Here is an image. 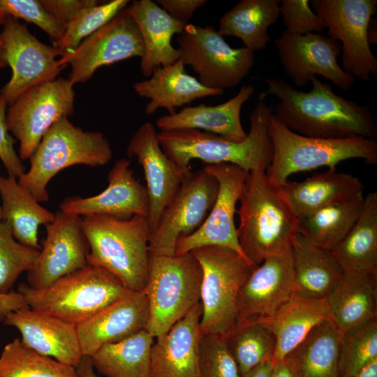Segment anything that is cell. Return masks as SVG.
Returning <instances> with one entry per match:
<instances>
[{
    "label": "cell",
    "instance_id": "cell-1",
    "mask_svg": "<svg viewBox=\"0 0 377 377\" xmlns=\"http://www.w3.org/2000/svg\"><path fill=\"white\" fill-rule=\"evenodd\" d=\"M263 96L279 102L273 114L291 131L308 137L337 139L361 136L376 139L377 121L367 106L337 95L317 77L309 91L295 89L281 78H265Z\"/></svg>",
    "mask_w": 377,
    "mask_h": 377
},
{
    "label": "cell",
    "instance_id": "cell-2",
    "mask_svg": "<svg viewBox=\"0 0 377 377\" xmlns=\"http://www.w3.org/2000/svg\"><path fill=\"white\" fill-rule=\"evenodd\" d=\"M238 242L246 260L254 267L270 256L290 248L297 233V219L263 168L248 172L239 199Z\"/></svg>",
    "mask_w": 377,
    "mask_h": 377
},
{
    "label": "cell",
    "instance_id": "cell-3",
    "mask_svg": "<svg viewBox=\"0 0 377 377\" xmlns=\"http://www.w3.org/2000/svg\"><path fill=\"white\" fill-rule=\"evenodd\" d=\"M261 94L250 115V130L246 138L235 142L195 129H181L157 133L165 154L178 166L191 167L192 160L207 164L230 163L247 172L256 168L265 170L272 157V144L268 133L273 108L265 102Z\"/></svg>",
    "mask_w": 377,
    "mask_h": 377
},
{
    "label": "cell",
    "instance_id": "cell-4",
    "mask_svg": "<svg viewBox=\"0 0 377 377\" xmlns=\"http://www.w3.org/2000/svg\"><path fill=\"white\" fill-rule=\"evenodd\" d=\"M82 228L89 245L88 265L108 271L130 291H143L149 262L147 217L91 214L82 217Z\"/></svg>",
    "mask_w": 377,
    "mask_h": 377
},
{
    "label": "cell",
    "instance_id": "cell-5",
    "mask_svg": "<svg viewBox=\"0 0 377 377\" xmlns=\"http://www.w3.org/2000/svg\"><path fill=\"white\" fill-rule=\"evenodd\" d=\"M272 144V157L266 170L269 179L279 186L295 173L321 167L337 169L343 161L364 160L377 164V141L374 138L352 136L327 139L304 136L285 126L272 113L268 125Z\"/></svg>",
    "mask_w": 377,
    "mask_h": 377
},
{
    "label": "cell",
    "instance_id": "cell-6",
    "mask_svg": "<svg viewBox=\"0 0 377 377\" xmlns=\"http://www.w3.org/2000/svg\"><path fill=\"white\" fill-rule=\"evenodd\" d=\"M112 156L110 142L103 133L84 131L64 117L44 134L29 158V170L17 178V182L37 201L47 202V185L62 170L75 165L103 166Z\"/></svg>",
    "mask_w": 377,
    "mask_h": 377
},
{
    "label": "cell",
    "instance_id": "cell-7",
    "mask_svg": "<svg viewBox=\"0 0 377 377\" xmlns=\"http://www.w3.org/2000/svg\"><path fill=\"white\" fill-rule=\"evenodd\" d=\"M17 291L29 309L77 325L130 290L108 271L87 265L44 288L22 283Z\"/></svg>",
    "mask_w": 377,
    "mask_h": 377
},
{
    "label": "cell",
    "instance_id": "cell-8",
    "mask_svg": "<svg viewBox=\"0 0 377 377\" xmlns=\"http://www.w3.org/2000/svg\"><path fill=\"white\" fill-rule=\"evenodd\" d=\"M202 276L200 264L191 253H149L143 290L149 309L145 330L154 338L166 332L200 302Z\"/></svg>",
    "mask_w": 377,
    "mask_h": 377
},
{
    "label": "cell",
    "instance_id": "cell-9",
    "mask_svg": "<svg viewBox=\"0 0 377 377\" xmlns=\"http://www.w3.org/2000/svg\"><path fill=\"white\" fill-rule=\"evenodd\" d=\"M190 253L202 272L200 335L227 337L236 325L239 290L256 267L237 252L225 247L205 246Z\"/></svg>",
    "mask_w": 377,
    "mask_h": 377
},
{
    "label": "cell",
    "instance_id": "cell-10",
    "mask_svg": "<svg viewBox=\"0 0 377 377\" xmlns=\"http://www.w3.org/2000/svg\"><path fill=\"white\" fill-rule=\"evenodd\" d=\"M180 59L204 86L224 91L239 84L254 66L255 54L234 48L214 27L188 23L177 38Z\"/></svg>",
    "mask_w": 377,
    "mask_h": 377
},
{
    "label": "cell",
    "instance_id": "cell-11",
    "mask_svg": "<svg viewBox=\"0 0 377 377\" xmlns=\"http://www.w3.org/2000/svg\"><path fill=\"white\" fill-rule=\"evenodd\" d=\"M312 10L324 21L328 36L341 42V67L369 82L377 74V59L370 47L369 27L376 0H313Z\"/></svg>",
    "mask_w": 377,
    "mask_h": 377
},
{
    "label": "cell",
    "instance_id": "cell-12",
    "mask_svg": "<svg viewBox=\"0 0 377 377\" xmlns=\"http://www.w3.org/2000/svg\"><path fill=\"white\" fill-rule=\"evenodd\" d=\"M73 86L68 79L58 77L29 89L8 105L6 125L20 143L22 161L32 156L44 134L55 122L73 114Z\"/></svg>",
    "mask_w": 377,
    "mask_h": 377
},
{
    "label": "cell",
    "instance_id": "cell-13",
    "mask_svg": "<svg viewBox=\"0 0 377 377\" xmlns=\"http://www.w3.org/2000/svg\"><path fill=\"white\" fill-rule=\"evenodd\" d=\"M217 179L204 168L191 170L149 235L150 254L173 256L177 241L196 231L216 200Z\"/></svg>",
    "mask_w": 377,
    "mask_h": 377
},
{
    "label": "cell",
    "instance_id": "cell-14",
    "mask_svg": "<svg viewBox=\"0 0 377 377\" xmlns=\"http://www.w3.org/2000/svg\"><path fill=\"white\" fill-rule=\"evenodd\" d=\"M2 26L0 38L11 77L0 94L9 105L29 89L58 78L64 67L57 58L63 54L39 40L17 19L8 16Z\"/></svg>",
    "mask_w": 377,
    "mask_h": 377
},
{
    "label": "cell",
    "instance_id": "cell-15",
    "mask_svg": "<svg viewBox=\"0 0 377 377\" xmlns=\"http://www.w3.org/2000/svg\"><path fill=\"white\" fill-rule=\"evenodd\" d=\"M144 54L143 41L134 20L126 8L108 23L64 53L59 64L71 66L68 80L73 84L87 82L101 67Z\"/></svg>",
    "mask_w": 377,
    "mask_h": 377
},
{
    "label": "cell",
    "instance_id": "cell-16",
    "mask_svg": "<svg viewBox=\"0 0 377 377\" xmlns=\"http://www.w3.org/2000/svg\"><path fill=\"white\" fill-rule=\"evenodd\" d=\"M274 45L286 74L297 87L311 83V79L317 75L344 91L355 82V78L338 62L341 44L329 36L320 34H293L284 30L276 38Z\"/></svg>",
    "mask_w": 377,
    "mask_h": 377
},
{
    "label": "cell",
    "instance_id": "cell-17",
    "mask_svg": "<svg viewBox=\"0 0 377 377\" xmlns=\"http://www.w3.org/2000/svg\"><path fill=\"white\" fill-rule=\"evenodd\" d=\"M203 168L217 179L218 194L202 225L177 241L175 254L216 246L232 249L245 258L238 242L235 214L249 172L230 163L207 164Z\"/></svg>",
    "mask_w": 377,
    "mask_h": 377
},
{
    "label": "cell",
    "instance_id": "cell-18",
    "mask_svg": "<svg viewBox=\"0 0 377 377\" xmlns=\"http://www.w3.org/2000/svg\"><path fill=\"white\" fill-rule=\"evenodd\" d=\"M296 297L290 248L265 258L252 271L238 295L235 326L272 317Z\"/></svg>",
    "mask_w": 377,
    "mask_h": 377
},
{
    "label": "cell",
    "instance_id": "cell-19",
    "mask_svg": "<svg viewBox=\"0 0 377 377\" xmlns=\"http://www.w3.org/2000/svg\"><path fill=\"white\" fill-rule=\"evenodd\" d=\"M46 226V237L31 269L27 284L44 288L60 278L88 265L89 245L82 228V217L57 211Z\"/></svg>",
    "mask_w": 377,
    "mask_h": 377
},
{
    "label": "cell",
    "instance_id": "cell-20",
    "mask_svg": "<svg viewBox=\"0 0 377 377\" xmlns=\"http://www.w3.org/2000/svg\"><path fill=\"white\" fill-rule=\"evenodd\" d=\"M126 154L128 158L137 159L145 173L149 198L147 219L150 233L191 168H181L169 158L159 144L155 126L149 121L140 125L133 134Z\"/></svg>",
    "mask_w": 377,
    "mask_h": 377
},
{
    "label": "cell",
    "instance_id": "cell-21",
    "mask_svg": "<svg viewBox=\"0 0 377 377\" xmlns=\"http://www.w3.org/2000/svg\"><path fill=\"white\" fill-rule=\"evenodd\" d=\"M130 164L127 158L117 160L108 172V185L103 191L91 197L66 198L60 203L59 210L81 217L91 214L121 219L135 215L147 217V190L136 179Z\"/></svg>",
    "mask_w": 377,
    "mask_h": 377
},
{
    "label": "cell",
    "instance_id": "cell-22",
    "mask_svg": "<svg viewBox=\"0 0 377 377\" xmlns=\"http://www.w3.org/2000/svg\"><path fill=\"white\" fill-rule=\"evenodd\" d=\"M149 316V303L145 293L128 291L76 325L83 356L90 357L102 346L120 341L146 329Z\"/></svg>",
    "mask_w": 377,
    "mask_h": 377
},
{
    "label": "cell",
    "instance_id": "cell-23",
    "mask_svg": "<svg viewBox=\"0 0 377 377\" xmlns=\"http://www.w3.org/2000/svg\"><path fill=\"white\" fill-rule=\"evenodd\" d=\"M200 302L166 332L155 338L149 377H201L199 359Z\"/></svg>",
    "mask_w": 377,
    "mask_h": 377
},
{
    "label": "cell",
    "instance_id": "cell-24",
    "mask_svg": "<svg viewBox=\"0 0 377 377\" xmlns=\"http://www.w3.org/2000/svg\"><path fill=\"white\" fill-rule=\"evenodd\" d=\"M3 323L20 332L25 346L61 363L76 368L83 357L75 324L29 307L10 312Z\"/></svg>",
    "mask_w": 377,
    "mask_h": 377
},
{
    "label": "cell",
    "instance_id": "cell-25",
    "mask_svg": "<svg viewBox=\"0 0 377 377\" xmlns=\"http://www.w3.org/2000/svg\"><path fill=\"white\" fill-rule=\"evenodd\" d=\"M140 33L144 54L140 58V71L149 77L153 71L175 63L179 52L171 43L172 36L180 34L188 23L176 20L155 1L137 0L126 8Z\"/></svg>",
    "mask_w": 377,
    "mask_h": 377
},
{
    "label": "cell",
    "instance_id": "cell-26",
    "mask_svg": "<svg viewBox=\"0 0 377 377\" xmlns=\"http://www.w3.org/2000/svg\"><path fill=\"white\" fill-rule=\"evenodd\" d=\"M254 91L253 86L244 85L235 96L221 104L184 108L178 112L158 117L156 126L160 131L200 130L241 142L247 136L241 122L242 108Z\"/></svg>",
    "mask_w": 377,
    "mask_h": 377
},
{
    "label": "cell",
    "instance_id": "cell-27",
    "mask_svg": "<svg viewBox=\"0 0 377 377\" xmlns=\"http://www.w3.org/2000/svg\"><path fill=\"white\" fill-rule=\"evenodd\" d=\"M184 64L179 59L175 63L155 68L151 76L133 85L140 97L150 99L145 112L152 115L158 109L164 108L169 114L175 113V108L208 96H221L223 90L204 86L195 77L185 72Z\"/></svg>",
    "mask_w": 377,
    "mask_h": 377
},
{
    "label": "cell",
    "instance_id": "cell-28",
    "mask_svg": "<svg viewBox=\"0 0 377 377\" xmlns=\"http://www.w3.org/2000/svg\"><path fill=\"white\" fill-rule=\"evenodd\" d=\"M364 188L358 177L337 169H329L300 182L287 180L281 186L284 200L297 220L363 192Z\"/></svg>",
    "mask_w": 377,
    "mask_h": 377
},
{
    "label": "cell",
    "instance_id": "cell-29",
    "mask_svg": "<svg viewBox=\"0 0 377 377\" xmlns=\"http://www.w3.org/2000/svg\"><path fill=\"white\" fill-rule=\"evenodd\" d=\"M325 299L332 319L342 333L362 327L376 318L377 274L344 272Z\"/></svg>",
    "mask_w": 377,
    "mask_h": 377
},
{
    "label": "cell",
    "instance_id": "cell-30",
    "mask_svg": "<svg viewBox=\"0 0 377 377\" xmlns=\"http://www.w3.org/2000/svg\"><path fill=\"white\" fill-rule=\"evenodd\" d=\"M290 250L297 297L325 299L344 273L332 251L314 245L299 233L293 236Z\"/></svg>",
    "mask_w": 377,
    "mask_h": 377
},
{
    "label": "cell",
    "instance_id": "cell-31",
    "mask_svg": "<svg viewBox=\"0 0 377 377\" xmlns=\"http://www.w3.org/2000/svg\"><path fill=\"white\" fill-rule=\"evenodd\" d=\"M342 334L333 320L322 321L283 361L293 377H339Z\"/></svg>",
    "mask_w": 377,
    "mask_h": 377
},
{
    "label": "cell",
    "instance_id": "cell-32",
    "mask_svg": "<svg viewBox=\"0 0 377 377\" xmlns=\"http://www.w3.org/2000/svg\"><path fill=\"white\" fill-rule=\"evenodd\" d=\"M326 320H332L326 299L296 297L279 313L258 323L273 334L276 340L273 362H279L316 325Z\"/></svg>",
    "mask_w": 377,
    "mask_h": 377
},
{
    "label": "cell",
    "instance_id": "cell-33",
    "mask_svg": "<svg viewBox=\"0 0 377 377\" xmlns=\"http://www.w3.org/2000/svg\"><path fill=\"white\" fill-rule=\"evenodd\" d=\"M0 196L1 221L9 225L15 239L22 244L40 250L38 227L52 223L55 214L41 206L10 175L0 176Z\"/></svg>",
    "mask_w": 377,
    "mask_h": 377
},
{
    "label": "cell",
    "instance_id": "cell-34",
    "mask_svg": "<svg viewBox=\"0 0 377 377\" xmlns=\"http://www.w3.org/2000/svg\"><path fill=\"white\" fill-rule=\"evenodd\" d=\"M343 272L377 274V192L364 195L361 213L342 240L331 251Z\"/></svg>",
    "mask_w": 377,
    "mask_h": 377
},
{
    "label": "cell",
    "instance_id": "cell-35",
    "mask_svg": "<svg viewBox=\"0 0 377 377\" xmlns=\"http://www.w3.org/2000/svg\"><path fill=\"white\" fill-rule=\"evenodd\" d=\"M279 0H242L224 13L219 31L240 39L253 52L263 50L271 41L269 28L280 17Z\"/></svg>",
    "mask_w": 377,
    "mask_h": 377
},
{
    "label": "cell",
    "instance_id": "cell-36",
    "mask_svg": "<svg viewBox=\"0 0 377 377\" xmlns=\"http://www.w3.org/2000/svg\"><path fill=\"white\" fill-rule=\"evenodd\" d=\"M363 192L320 208L297 220V233L311 243L332 251L358 219L364 204Z\"/></svg>",
    "mask_w": 377,
    "mask_h": 377
},
{
    "label": "cell",
    "instance_id": "cell-37",
    "mask_svg": "<svg viewBox=\"0 0 377 377\" xmlns=\"http://www.w3.org/2000/svg\"><path fill=\"white\" fill-rule=\"evenodd\" d=\"M154 339L145 329L120 341L102 346L89 358L94 369L106 377H149Z\"/></svg>",
    "mask_w": 377,
    "mask_h": 377
},
{
    "label": "cell",
    "instance_id": "cell-38",
    "mask_svg": "<svg viewBox=\"0 0 377 377\" xmlns=\"http://www.w3.org/2000/svg\"><path fill=\"white\" fill-rule=\"evenodd\" d=\"M0 377H78L76 369L40 354L15 339L0 355Z\"/></svg>",
    "mask_w": 377,
    "mask_h": 377
},
{
    "label": "cell",
    "instance_id": "cell-39",
    "mask_svg": "<svg viewBox=\"0 0 377 377\" xmlns=\"http://www.w3.org/2000/svg\"><path fill=\"white\" fill-rule=\"evenodd\" d=\"M226 341L241 376L260 363L273 360L275 338L258 322L235 326Z\"/></svg>",
    "mask_w": 377,
    "mask_h": 377
},
{
    "label": "cell",
    "instance_id": "cell-40",
    "mask_svg": "<svg viewBox=\"0 0 377 377\" xmlns=\"http://www.w3.org/2000/svg\"><path fill=\"white\" fill-rule=\"evenodd\" d=\"M128 2L127 0H112L80 10L66 27L62 37L52 42V45L63 54L74 50L125 9Z\"/></svg>",
    "mask_w": 377,
    "mask_h": 377
},
{
    "label": "cell",
    "instance_id": "cell-41",
    "mask_svg": "<svg viewBox=\"0 0 377 377\" xmlns=\"http://www.w3.org/2000/svg\"><path fill=\"white\" fill-rule=\"evenodd\" d=\"M377 358V318L343 333L339 354V377H352Z\"/></svg>",
    "mask_w": 377,
    "mask_h": 377
},
{
    "label": "cell",
    "instance_id": "cell-42",
    "mask_svg": "<svg viewBox=\"0 0 377 377\" xmlns=\"http://www.w3.org/2000/svg\"><path fill=\"white\" fill-rule=\"evenodd\" d=\"M40 250L17 242L9 225L0 221V293H8L19 276L33 267Z\"/></svg>",
    "mask_w": 377,
    "mask_h": 377
},
{
    "label": "cell",
    "instance_id": "cell-43",
    "mask_svg": "<svg viewBox=\"0 0 377 377\" xmlns=\"http://www.w3.org/2000/svg\"><path fill=\"white\" fill-rule=\"evenodd\" d=\"M199 359L201 377H241L225 337L200 335Z\"/></svg>",
    "mask_w": 377,
    "mask_h": 377
},
{
    "label": "cell",
    "instance_id": "cell-44",
    "mask_svg": "<svg viewBox=\"0 0 377 377\" xmlns=\"http://www.w3.org/2000/svg\"><path fill=\"white\" fill-rule=\"evenodd\" d=\"M8 16L22 19L38 27L52 40H59L64 29L43 7L40 0H0Z\"/></svg>",
    "mask_w": 377,
    "mask_h": 377
},
{
    "label": "cell",
    "instance_id": "cell-45",
    "mask_svg": "<svg viewBox=\"0 0 377 377\" xmlns=\"http://www.w3.org/2000/svg\"><path fill=\"white\" fill-rule=\"evenodd\" d=\"M279 10L285 31L290 34H320L326 29L324 21L312 10L309 0H282Z\"/></svg>",
    "mask_w": 377,
    "mask_h": 377
},
{
    "label": "cell",
    "instance_id": "cell-46",
    "mask_svg": "<svg viewBox=\"0 0 377 377\" xmlns=\"http://www.w3.org/2000/svg\"><path fill=\"white\" fill-rule=\"evenodd\" d=\"M8 104L0 94V159L8 175L17 179L25 171L24 164L15 150V139L6 125Z\"/></svg>",
    "mask_w": 377,
    "mask_h": 377
},
{
    "label": "cell",
    "instance_id": "cell-47",
    "mask_svg": "<svg viewBox=\"0 0 377 377\" xmlns=\"http://www.w3.org/2000/svg\"><path fill=\"white\" fill-rule=\"evenodd\" d=\"M40 2L64 30L80 10L99 3L96 0H40Z\"/></svg>",
    "mask_w": 377,
    "mask_h": 377
},
{
    "label": "cell",
    "instance_id": "cell-48",
    "mask_svg": "<svg viewBox=\"0 0 377 377\" xmlns=\"http://www.w3.org/2000/svg\"><path fill=\"white\" fill-rule=\"evenodd\" d=\"M173 18L188 23L194 13L206 0H156L155 1Z\"/></svg>",
    "mask_w": 377,
    "mask_h": 377
},
{
    "label": "cell",
    "instance_id": "cell-49",
    "mask_svg": "<svg viewBox=\"0 0 377 377\" xmlns=\"http://www.w3.org/2000/svg\"><path fill=\"white\" fill-rule=\"evenodd\" d=\"M28 308L23 296L17 291L0 293V321L3 322L10 312Z\"/></svg>",
    "mask_w": 377,
    "mask_h": 377
},
{
    "label": "cell",
    "instance_id": "cell-50",
    "mask_svg": "<svg viewBox=\"0 0 377 377\" xmlns=\"http://www.w3.org/2000/svg\"><path fill=\"white\" fill-rule=\"evenodd\" d=\"M273 360H266L255 367L241 377H271Z\"/></svg>",
    "mask_w": 377,
    "mask_h": 377
},
{
    "label": "cell",
    "instance_id": "cell-51",
    "mask_svg": "<svg viewBox=\"0 0 377 377\" xmlns=\"http://www.w3.org/2000/svg\"><path fill=\"white\" fill-rule=\"evenodd\" d=\"M75 369L78 377H99L95 372L89 357L83 356Z\"/></svg>",
    "mask_w": 377,
    "mask_h": 377
},
{
    "label": "cell",
    "instance_id": "cell-52",
    "mask_svg": "<svg viewBox=\"0 0 377 377\" xmlns=\"http://www.w3.org/2000/svg\"><path fill=\"white\" fill-rule=\"evenodd\" d=\"M271 377H293V376L284 362L282 361L273 362Z\"/></svg>",
    "mask_w": 377,
    "mask_h": 377
},
{
    "label": "cell",
    "instance_id": "cell-53",
    "mask_svg": "<svg viewBox=\"0 0 377 377\" xmlns=\"http://www.w3.org/2000/svg\"><path fill=\"white\" fill-rule=\"evenodd\" d=\"M352 377H377V358L368 363Z\"/></svg>",
    "mask_w": 377,
    "mask_h": 377
},
{
    "label": "cell",
    "instance_id": "cell-54",
    "mask_svg": "<svg viewBox=\"0 0 377 377\" xmlns=\"http://www.w3.org/2000/svg\"><path fill=\"white\" fill-rule=\"evenodd\" d=\"M7 66L3 52L2 43L0 38V71Z\"/></svg>",
    "mask_w": 377,
    "mask_h": 377
},
{
    "label": "cell",
    "instance_id": "cell-55",
    "mask_svg": "<svg viewBox=\"0 0 377 377\" xmlns=\"http://www.w3.org/2000/svg\"><path fill=\"white\" fill-rule=\"evenodd\" d=\"M8 17L0 3V26L3 25Z\"/></svg>",
    "mask_w": 377,
    "mask_h": 377
},
{
    "label": "cell",
    "instance_id": "cell-56",
    "mask_svg": "<svg viewBox=\"0 0 377 377\" xmlns=\"http://www.w3.org/2000/svg\"><path fill=\"white\" fill-rule=\"evenodd\" d=\"M0 221H1V205H0Z\"/></svg>",
    "mask_w": 377,
    "mask_h": 377
}]
</instances>
